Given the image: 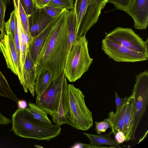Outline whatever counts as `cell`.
<instances>
[{"label":"cell","instance_id":"12","mask_svg":"<svg viewBox=\"0 0 148 148\" xmlns=\"http://www.w3.org/2000/svg\"><path fill=\"white\" fill-rule=\"evenodd\" d=\"M36 76L35 62L28 50L19 80L24 91L27 92L29 91L33 97L34 96L35 94L34 86Z\"/></svg>","mask_w":148,"mask_h":148},{"label":"cell","instance_id":"26","mask_svg":"<svg viewBox=\"0 0 148 148\" xmlns=\"http://www.w3.org/2000/svg\"><path fill=\"white\" fill-rule=\"evenodd\" d=\"M133 0H108L113 4L118 9L123 11L127 13L128 10Z\"/></svg>","mask_w":148,"mask_h":148},{"label":"cell","instance_id":"36","mask_svg":"<svg viewBox=\"0 0 148 148\" xmlns=\"http://www.w3.org/2000/svg\"><path fill=\"white\" fill-rule=\"evenodd\" d=\"M15 45L20 44L17 23L16 17L15 36L14 38Z\"/></svg>","mask_w":148,"mask_h":148},{"label":"cell","instance_id":"1","mask_svg":"<svg viewBox=\"0 0 148 148\" xmlns=\"http://www.w3.org/2000/svg\"><path fill=\"white\" fill-rule=\"evenodd\" d=\"M69 11L63 12L46 39L35 62L37 75L48 70L53 80L64 73L69 53L67 20Z\"/></svg>","mask_w":148,"mask_h":148},{"label":"cell","instance_id":"3","mask_svg":"<svg viewBox=\"0 0 148 148\" xmlns=\"http://www.w3.org/2000/svg\"><path fill=\"white\" fill-rule=\"evenodd\" d=\"M65 116L68 124L77 130H88L93 125L92 112L86 105L85 96L73 84H68Z\"/></svg>","mask_w":148,"mask_h":148},{"label":"cell","instance_id":"32","mask_svg":"<svg viewBox=\"0 0 148 148\" xmlns=\"http://www.w3.org/2000/svg\"><path fill=\"white\" fill-rule=\"evenodd\" d=\"M115 103L116 106V111L117 112L123 105L127 101L128 97H125L123 98H120L117 93L115 92Z\"/></svg>","mask_w":148,"mask_h":148},{"label":"cell","instance_id":"8","mask_svg":"<svg viewBox=\"0 0 148 148\" xmlns=\"http://www.w3.org/2000/svg\"><path fill=\"white\" fill-rule=\"evenodd\" d=\"M127 48L148 55V39L144 41L131 28L118 27L105 36Z\"/></svg>","mask_w":148,"mask_h":148},{"label":"cell","instance_id":"25","mask_svg":"<svg viewBox=\"0 0 148 148\" xmlns=\"http://www.w3.org/2000/svg\"><path fill=\"white\" fill-rule=\"evenodd\" d=\"M16 17V11L14 9L10 13L9 19L5 23L6 32L11 33L14 39L15 36Z\"/></svg>","mask_w":148,"mask_h":148},{"label":"cell","instance_id":"28","mask_svg":"<svg viewBox=\"0 0 148 148\" xmlns=\"http://www.w3.org/2000/svg\"><path fill=\"white\" fill-rule=\"evenodd\" d=\"M27 16L28 17L34 12L36 9L32 0H19Z\"/></svg>","mask_w":148,"mask_h":148},{"label":"cell","instance_id":"22","mask_svg":"<svg viewBox=\"0 0 148 148\" xmlns=\"http://www.w3.org/2000/svg\"><path fill=\"white\" fill-rule=\"evenodd\" d=\"M0 95L5 97L17 103L19 100L14 94L8 82L0 71Z\"/></svg>","mask_w":148,"mask_h":148},{"label":"cell","instance_id":"9","mask_svg":"<svg viewBox=\"0 0 148 148\" xmlns=\"http://www.w3.org/2000/svg\"><path fill=\"white\" fill-rule=\"evenodd\" d=\"M64 77V72L53 81L40 97L36 98V104L51 116L57 110Z\"/></svg>","mask_w":148,"mask_h":148},{"label":"cell","instance_id":"11","mask_svg":"<svg viewBox=\"0 0 148 148\" xmlns=\"http://www.w3.org/2000/svg\"><path fill=\"white\" fill-rule=\"evenodd\" d=\"M127 13L133 18L135 29H146L148 25V0H133Z\"/></svg>","mask_w":148,"mask_h":148},{"label":"cell","instance_id":"15","mask_svg":"<svg viewBox=\"0 0 148 148\" xmlns=\"http://www.w3.org/2000/svg\"><path fill=\"white\" fill-rule=\"evenodd\" d=\"M136 115L135 100L132 93L128 97L125 116L123 132L126 138V141L133 140V129Z\"/></svg>","mask_w":148,"mask_h":148},{"label":"cell","instance_id":"30","mask_svg":"<svg viewBox=\"0 0 148 148\" xmlns=\"http://www.w3.org/2000/svg\"><path fill=\"white\" fill-rule=\"evenodd\" d=\"M20 63L21 73L23 68L28 49L26 45L20 44Z\"/></svg>","mask_w":148,"mask_h":148},{"label":"cell","instance_id":"33","mask_svg":"<svg viewBox=\"0 0 148 148\" xmlns=\"http://www.w3.org/2000/svg\"><path fill=\"white\" fill-rule=\"evenodd\" d=\"M36 8H42L47 5L50 0H32Z\"/></svg>","mask_w":148,"mask_h":148},{"label":"cell","instance_id":"35","mask_svg":"<svg viewBox=\"0 0 148 148\" xmlns=\"http://www.w3.org/2000/svg\"><path fill=\"white\" fill-rule=\"evenodd\" d=\"M11 122V119L6 117L0 112V125H7Z\"/></svg>","mask_w":148,"mask_h":148},{"label":"cell","instance_id":"17","mask_svg":"<svg viewBox=\"0 0 148 148\" xmlns=\"http://www.w3.org/2000/svg\"><path fill=\"white\" fill-rule=\"evenodd\" d=\"M84 134L89 138L90 144L95 147L96 148L121 147L119 144L111 137L112 132L111 131L105 134L95 135L86 133Z\"/></svg>","mask_w":148,"mask_h":148},{"label":"cell","instance_id":"6","mask_svg":"<svg viewBox=\"0 0 148 148\" xmlns=\"http://www.w3.org/2000/svg\"><path fill=\"white\" fill-rule=\"evenodd\" d=\"M101 49L110 58L117 62H136L148 59V55L127 48L107 38L102 41Z\"/></svg>","mask_w":148,"mask_h":148},{"label":"cell","instance_id":"4","mask_svg":"<svg viewBox=\"0 0 148 148\" xmlns=\"http://www.w3.org/2000/svg\"><path fill=\"white\" fill-rule=\"evenodd\" d=\"M93 60L89 54L86 36L78 38L69 52L64 70V76L70 82H75L88 71Z\"/></svg>","mask_w":148,"mask_h":148},{"label":"cell","instance_id":"20","mask_svg":"<svg viewBox=\"0 0 148 148\" xmlns=\"http://www.w3.org/2000/svg\"><path fill=\"white\" fill-rule=\"evenodd\" d=\"M76 20L74 8L70 10L67 20V36L69 52L76 38Z\"/></svg>","mask_w":148,"mask_h":148},{"label":"cell","instance_id":"23","mask_svg":"<svg viewBox=\"0 0 148 148\" xmlns=\"http://www.w3.org/2000/svg\"><path fill=\"white\" fill-rule=\"evenodd\" d=\"M10 3V0H0V39L6 34L4 18L7 5Z\"/></svg>","mask_w":148,"mask_h":148},{"label":"cell","instance_id":"2","mask_svg":"<svg viewBox=\"0 0 148 148\" xmlns=\"http://www.w3.org/2000/svg\"><path fill=\"white\" fill-rule=\"evenodd\" d=\"M11 130L23 138L48 141L60 134V126L48 124L34 119L26 108H18L12 115Z\"/></svg>","mask_w":148,"mask_h":148},{"label":"cell","instance_id":"27","mask_svg":"<svg viewBox=\"0 0 148 148\" xmlns=\"http://www.w3.org/2000/svg\"><path fill=\"white\" fill-rule=\"evenodd\" d=\"M18 10L21 23L24 30L28 34L30 35L29 31L28 17L24 11L19 1L18 4Z\"/></svg>","mask_w":148,"mask_h":148},{"label":"cell","instance_id":"18","mask_svg":"<svg viewBox=\"0 0 148 148\" xmlns=\"http://www.w3.org/2000/svg\"><path fill=\"white\" fill-rule=\"evenodd\" d=\"M127 101L117 112L114 113L112 111L108 114L107 119L110 123L111 131L114 135L119 131L123 132Z\"/></svg>","mask_w":148,"mask_h":148},{"label":"cell","instance_id":"19","mask_svg":"<svg viewBox=\"0 0 148 148\" xmlns=\"http://www.w3.org/2000/svg\"><path fill=\"white\" fill-rule=\"evenodd\" d=\"M53 80L52 74L49 71H44L38 74L36 77L34 86L36 97H40Z\"/></svg>","mask_w":148,"mask_h":148},{"label":"cell","instance_id":"16","mask_svg":"<svg viewBox=\"0 0 148 148\" xmlns=\"http://www.w3.org/2000/svg\"><path fill=\"white\" fill-rule=\"evenodd\" d=\"M68 83L64 77L58 106L56 113L52 116L56 125L60 126L63 124H69L66 116V95Z\"/></svg>","mask_w":148,"mask_h":148},{"label":"cell","instance_id":"38","mask_svg":"<svg viewBox=\"0 0 148 148\" xmlns=\"http://www.w3.org/2000/svg\"><path fill=\"white\" fill-rule=\"evenodd\" d=\"M78 146L77 147L80 148H96L94 146L91 144H86L84 143H80L77 144Z\"/></svg>","mask_w":148,"mask_h":148},{"label":"cell","instance_id":"34","mask_svg":"<svg viewBox=\"0 0 148 148\" xmlns=\"http://www.w3.org/2000/svg\"><path fill=\"white\" fill-rule=\"evenodd\" d=\"M115 141L119 144H121L126 141L125 136L122 131H119L114 134Z\"/></svg>","mask_w":148,"mask_h":148},{"label":"cell","instance_id":"14","mask_svg":"<svg viewBox=\"0 0 148 148\" xmlns=\"http://www.w3.org/2000/svg\"><path fill=\"white\" fill-rule=\"evenodd\" d=\"M61 14L54 17L47 26L40 33L36 36L33 37L30 42L28 50L34 62L36 61L47 37Z\"/></svg>","mask_w":148,"mask_h":148},{"label":"cell","instance_id":"10","mask_svg":"<svg viewBox=\"0 0 148 148\" xmlns=\"http://www.w3.org/2000/svg\"><path fill=\"white\" fill-rule=\"evenodd\" d=\"M0 51L5 58L8 68L17 75L19 79L21 77L20 58L11 33L6 32L0 39Z\"/></svg>","mask_w":148,"mask_h":148},{"label":"cell","instance_id":"37","mask_svg":"<svg viewBox=\"0 0 148 148\" xmlns=\"http://www.w3.org/2000/svg\"><path fill=\"white\" fill-rule=\"evenodd\" d=\"M17 103L18 108H26L28 106V104L26 101L24 100H19Z\"/></svg>","mask_w":148,"mask_h":148},{"label":"cell","instance_id":"39","mask_svg":"<svg viewBox=\"0 0 148 148\" xmlns=\"http://www.w3.org/2000/svg\"><path fill=\"white\" fill-rule=\"evenodd\" d=\"M148 132V130L147 131L145 132V134L144 136H143L142 138H140V140H139L138 142V144L141 141H142L147 136V133Z\"/></svg>","mask_w":148,"mask_h":148},{"label":"cell","instance_id":"7","mask_svg":"<svg viewBox=\"0 0 148 148\" xmlns=\"http://www.w3.org/2000/svg\"><path fill=\"white\" fill-rule=\"evenodd\" d=\"M136 80L132 93L134 97L136 115L133 129L135 136L137 128L148 105V72L147 70L136 75Z\"/></svg>","mask_w":148,"mask_h":148},{"label":"cell","instance_id":"24","mask_svg":"<svg viewBox=\"0 0 148 148\" xmlns=\"http://www.w3.org/2000/svg\"><path fill=\"white\" fill-rule=\"evenodd\" d=\"M73 0H50L47 6L65 10H70L74 8Z\"/></svg>","mask_w":148,"mask_h":148},{"label":"cell","instance_id":"5","mask_svg":"<svg viewBox=\"0 0 148 148\" xmlns=\"http://www.w3.org/2000/svg\"><path fill=\"white\" fill-rule=\"evenodd\" d=\"M108 0H75L74 9L76 20V38L85 36L98 20Z\"/></svg>","mask_w":148,"mask_h":148},{"label":"cell","instance_id":"21","mask_svg":"<svg viewBox=\"0 0 148 148\" xmlns=\"http://www.w3.org/2000/svg\"><path fill=\"white\" fill-rule=\"evenodd\" d=\"M26 109L35 119L46 124L52 123L48 116L47 112L34 103L29 102Z\"/></svg>","mask_w":148,"mask_h":148},{"label":"cell","instance_id":"29","mask_svg":"<svg viewBox=\"0 0 148 148\" xmlns=\"http://www.w3.org/2000/svg\"><path fill=\"white\" fill-rule=\"evenodd\" d=\"M95 129L97 133L101 134L103 132L105 133L108 128H111V125L108 120L105 119L101 122H95Z\"/></svg>","mask_w":148,"mask_h":148},{"label":"cell","instance_id":"13","mask_svg":"<svg viewBox=\"0 0 148 148\" xmlns=\"http://www.w3.org/2000/svg\"><path fill=\"white\" fill-rule=\"evenodd\" d=\"M53 18L50 16L43 8H36L28 17L29 31L32 37L40 33Z\"/></svg>","mask_w":148,"mask_h":148},{"label":"cell","instance_id":"31","mask_svg":"<svg viewBox=\"0 0 148 148\" xmlns=\"http://www.w3.org/2000/svg\"><path fill=\"white\" fill-rule=\"evenodd\" d=\"M43 8L52 18L61 14L65 10L49 6H46Z\"/></svg>","mask_w":148,"mask_h":148}]
</instances>
